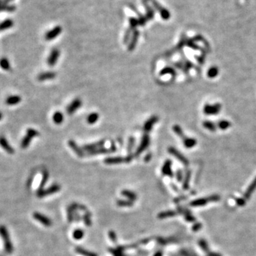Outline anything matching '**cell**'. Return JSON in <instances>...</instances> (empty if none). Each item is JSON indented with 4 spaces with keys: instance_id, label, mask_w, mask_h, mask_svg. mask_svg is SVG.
Segmentation results:
<instances>
[{
    "instance_id": "obj_1",
    "label": "cell",
    "mask_w": 256,
    "mask_h": 256,
    "mask_svg": "<svg viewBox=\"0 0 256 256\" xmlns=\"http://www.w3.org/2000/svg\"><path fill=\"white\" fill-rule=\"evenodd\" d=\"M0 236L2 238L4 244H5V251L7 253L10 254L13 252L14 248H13L12 242H11L10 238H9V235L7 229L5 226H0Z\"/></svg>"
},
{
    "instance_id": "obj_2",
    "label": "cell",
    "mask_w": 256,
    "mask_h": 256,
    "mask_svg": "<svg viewBox=\"0 0 256 256\" xmlns=\"http://www.w3.org/2000/svg\"><path fill=\"white\" fill-rule=\"evenodd\" d=\"M38 135H39V132L36 130H35V129H27L26 135L24 136V137L23 138L22 140V142H21V147H22V149H26V148H27L30 145L31 142H32L33 138L36 137Z\"/></svg>"
},
{
    "instance_id": "obj_3",
    "label": "cell",
    "mask_w": 256,
    "mask_h": 256,
    "mask_svg": "<svg viewBox=\"0 0 256 256\" xmlns=\"http://www.w3.org/2000/svg\"><path fill=\"white\" fill-rule=\"evenodd\" d=\"M150 143V139L149 137L147 134H144L143 137H142L141 142H140L139 147L137 149L135 153H134V156L136 157H139L141 154L143 152L144 150L147 149V148L149 147Z\"/></svg>"
},
{
    "instance_id": "obj_4",
    "label": "cell",
    "mask_w": 256,
    "mask_h": 256,
    "mask_svg": "<svg viewBox=\"0 0 256 256\" xmlns=\"http://www.w3.org/2000/svg\"><path fill=\"white\" fill-rule=\"evenodd\" d=\"M61 189V186L59 184H53V185L50 186L47 189H41L38 190L37 196L38 197H44V196H47L49 195H51L56 192L59 191Z\"/></svg>"
},
{
    "instance_id": "obj_5",
    "label": "cell",
    "mask_w": 256,
    "mask_h": 256,
    "mask_svg": "<svg viewBox=\"0 0 256 256\" xmlns=\"http://www.w3.org/2000/svg\"><path fill=\"white\" fill-rule=\"evenodd\" d=\"M152 3L153 7H155V9H157V11H159V12L160 13L161 18L164 20H168L170 18V13L169 12V11L165 8H163L162 7H161L160 5H159V3L157 2L156 0H149Z\"/></svg>"
},
{
    "instance_id": "obj_6",
    "label": "cell",
    "mask_w": 256,
    "mask_h": 256,
    "mask_svg": "<svg viewBox=\"0 0 256 256\" xmlns=\"http://www.w3.org/2000/svg\"><path fill=\"white\" fill-rule=\"evenodd\" d=\"M33 217L38 221V222L41 223L45 226H51L52 225V221L49 218H48L47 215L42 214V213L36 212L33 214Z\"/></svg>"
},
{
    "instance_id": "obj_7",
    "label": "cell",
    "mask_w": 256,
    "mask_h": 256,
    "mask_svg": "<svg viewBox=\"0 0 256 256\" xmlns=\"http://www.w3.org/2000/svg\"><path fill=\"white\" fill-rule=\"evenodd\" d=\"M60 56V51L57 49H53L50 53V55L48 58L47 63L50 66H53L56 64Z\"/></svg>"
},
{
    "instance_id": "obj_8",
    "label": "cell",
    "mask_w": 256,
    "mask_h": 256,
    "mask_svg": "<svg viewBox=\"0 0 256 256\" xmlns=\"http://www.w3.org/2000/svg\"><path fill=\"white\" fill-rule=\"evenodd\" d=\"M82 101L79 98H76L71 102L70 105H68L66 109V112L69 115H72L73 113L76 112L77 110H78L81 107Z\"/></svg>"
},
{
    "instance_id": "obj_9",
    "label": "cell",
    "mask_w": 256,
    "mask_h": 256,
    "mask_svg": "<svg viewBox=\"0 0 256 256\" xmlns=\"http://www.w3.org/2000/svg\"><path fill=\"white\" fill-rule=\"evenodd\" d=\"M105 140H100V141H98L97 142H95V143H93V144H85V145L83 146L82 149L85 150V151L89 152H91V151H93V150L97 149H98V148L103 147L104 146V144H105Z\"/></svg>"
},
{
    "instance_id": "obj_10",
    "label": "cell",
    "mask_w": 256,
    "mask_h": 256,
    "mask_svg": "<svg viewBox=\"0 0 256 256\" xmlns=\"http://www.w3.org/2000/svg\"><path fill=\"white\" fill-rule=\"evenodd\" d=\"M62 32V28L61 26H57L53 29L50 30L45 35V38L47 41H51V40L54 39L57 36H59Z\"/></svg>"
},
{
    "instance_id": "obj_11",
    "label": "cell",
    "mask_w": 256,
    "mask_h": 256,
    "mask_svg": "<svg viewBox=\"0 0 256 256\" xmlns=\"http://www.w3.org/2000/svg\"><path fill=\"white\" fill-rule=\"evenodd\" d=\"M0 146H1L7 152L10 154V155H13V154L14 153V148L9 144L8 140L4 136L0 137Z\"/></svg>"
},
{
    "instance_id": "obj_12",
    "label": "cell",
    "mask_w": 256,
    "mask_h": 256,
    "mask_svg": "<svg viewBox=\"0 0 256 256\" xmlns=\"http://www.w3.org/2000/svg\"><path fill=\"white\" fill-rule=\"evenodd\" d=\"M104 162L107 164H120L123 162H126L127 161V158L126 157H107L104 160Z\"/></svg>"
},
{
    "instance_id": "obj_13",
    "label": "cell",
    "mask_w": 256,
    "mask_h": 256,
    "mask_svg": "<svg viewBox=\"0 0 256 256\" xmlns=\"http://www.w3.org/2000/svg\"><path fill=\"white\" fill-rule=\"evenodd\" d=\"M159 120L158 117L156 116V115H154V116L151 117L149 120H147L146 121L145 123H144V130L145 132H149L151 131L152 128V127L155 124V123L157 122V121Z\"/></svg>"
},
{
    "instance_id": "obj_14",
    "label": "cell",
    "mask_w": 256,
    "mask_h": 256,
    "mask_svg": "<svg viewBox=\"0 0 256 256\" xmlns=\"http://www.w3.org/2000/svg\"><path fill=\"white\" fill-rule=\"evenodd\" d=\"M68 143V145L70 146V147L72 149L73 151H74L78 157H84L85 154H84L83 149H81V148H80L79 146L76 144V142L74 141V140H69Z\"/></svg>"
},
{
    "instance_id": "obj_15",
    "label": "cell",
    "mask_w": 256,
    "mask_h": 256,
    "mask_svg": "<svg viewBox=\"0 0 256 256\" xmlns=\"http://www.w3.org/2000/svg\"><path fill=\"white\" fill-rule=\"evenodd\" d=\"M139 36H140L139 31L137 30L134 31L133 34H132V38H131V40L130 41V44H129V46H128V50L130 51H132L134 49L137 44Z\"/></svg>"
},
{
    "instance_id": "obj_16",
    "label": "cell",
    "mask_w": 256,
    "mask_h": 256,
    "mask_svg": "<svg viewBox=\"0 0 256 256\" xmlns=\"http://www.w3.org/2000/svg\"><path fill=\"white\" fill-rule=\"evenodd\" d=\"M56 77V73L53 71H47V72L41 73L38 75L37 78L39 81H44V80L53 79Z\"/></svg>"
},
{
    "instance_id": "obj_17",
    "label": "cell",
    "mask_w": 256,
    "mask_h": 256,
    "mask_svg": "<svg viewBox=\"0 0 256 256\" xmlns=\"http://www.w3.org/2000/svg\"><path fill=\"white\" fill-rule=\"evenodd\" d=\"M148 1H149V0H142V3H143V5H144V7H145L146 9V11H147V13H146V18H147V20H151V19L154 18V16H155V11L151 8V7L148 5Z\"/></svg>"
},
{
    "instance_id": "obj_18",
    "label": "cell",
    "mask_w": 256,
    "mask_h": 256,
    "mask_svg": "<svg viewBox=\"0 0 256 256\" xmlns=\"http://www.w3.org/2000/svg\"><path fill=\"white\" fill-rule=\"evenodd\" d=\"M22 101V98L19 95H10L6 99V103L8 105H15Z\"/></svg>"
},
{
    "instance_id": "obj_19",
    "label": "cell",
    "mask_w": 256,
    "mask_h": 256,
    "mask_svg": "<svg viewBox=\"0 0 256 256\" xmlns=\"http://www.w3.org/2000/svg\"><path fill=\"white\" fill-rule=\"evenodd\" d=\"M108 152H111L110 149V148H105V147H101V148H98L97 149L93 150V151L89 152H88L87 155H101V154H105V153H108Z\"/></svg>"
},
{
    "instance_id": "obj_20",
    "label": "cell",
    "mask_w": 256,
    "mask_h": 256,
    "mask_svg": "<svg viewBox=\"0 0 256 256\" xmlns=\"http://www.w3.org/2000/svg\"><path fill=\"white\" fill-rule=\"evenodd\" d=\"M63 119H64V116H63V113L60 112V111H57L53 115V120L55 124L56 125L61 124L63 122Z\"/></svg>"
},
{
    "instance_id": "obj_21",
    "label": "cell",
    "mask_w": 256,
    "mask_h": 256,
    "mask_svg": "<svg viewBox=\"0 0 256 256\" xmlns=\"http://www.w3.org/2000/svg\"><path fill=\"white\" fill-rule=\"evenodd\" d=\"M122 195L125 196L126 198H128V200L132 201H135L137 198V196L136 195V194L134 193L133 191H130V190H123L122 191Z\"/></svg>"
},
{
    "instance_id": "obj_22",
    "label": "cell",
    "mask_w": 256,
    "mask_h": 256,
    "mask_svg": "<svg viewBox=\"0 0 256 256\" xmlns=\"http://www.w3.org/2000/svg\"><path fill=\"white\" fill-rule=\"evenodd\" d=\"M171 161L169 160H167L164 162V164L162 167V173L166 175H169V176H172V169H171Z\"/></svg>"
},
{
    "instance_id": "obj_23",
    "label": "cell",
    "mask_w": 256,
    "mask_h": 256,
    "mask_svg": "<svg viewBox=\"0 0 256 256\" xmlns=\"http://www.w3.org/2000/svg\"><path fill=\"white\" fill-rule=\"evenodd\" d=\"M99 119V115L97 113H92L87 117V122L88 124L93 125L97 122Z\"/></svg>"
},
{
    "instance_id": "obj_24",
    "label": "cell",
    "mask_w": 256,
    "mask_h": 256,
    "mask_svg": "<svg viewBox=\"0 0 256 256\" xmlns=\"http://www.w3.org/2000/svg\"><path fill=\"white\" fill-rule=\"evenodd\" d=\"M0 66L5 71H9L11 68L10 63L7 58H2L0 60Z\"/></svg>"
},
{
    "instance_id": "obj_25",
    "label": "cell",
    "mask_w": 256,
    "mask_h": 256,
    "mask_svg": "<svg viewBox=\"0 0 256 256\" xmlns=\"http://www.w3.org/2000/svg\"><path fill=\"white\" fill-rule=\"evenodd\" d=\"M13 22L10 19H7L0 24V31H4L11 28L13 26Z\"/></svg>"
},
{
    "instance_id": "obj_26",
    "label": "cell",
    "mask_w": 256,
    "mask_h": 256,
    "mask_svg": "<svg viewBox=\"0 0 256 256\" xmlns=\"http://www.w3.org/2000/svg\"><path fill=\"white\" fill-rule=\"evenodd\" d=\"M117 204L121 207H130L133 205V201L130 200H118L117 201Z\"/></svg>"
},
{
    "instance_id": "obj_27",
    "label": "cell",
    "mask_w": 256,
    "mask_h": 256,
    "mask_svg": "<svg viewBox=\"0 0 256 256\" xmlns=\"http://www.w3.org/2000/svg\"><path fill=\"white\" fill-rule=\"evenodd\" d=\"M76 252L79 254L84 256H98L95 253H93V252H90L87 251V250H85L82 248H76Z\"/></svg>"
},
{
    "instance_id": "obj_28",
    "label": "cell",
    "mask_w": 256,
    "mask_h": 256,
    "mask_svg": "<svg viewBox=\"0 0 256 256\" xmlns=\"http://www.w3.org/2000/svg\"><path fill=\"white\" fill-rule=\"evenodd\" d=\"M134 144H135V139H134L133 137H130L129 138L128 144V152L129 155H132V152L134 148Z\"/></svg>"
},
{
    "instance_id": "obj_29",
    "label": "cell",
    "mask_w": 256,
    "mask_h": 256,
    "mask_svg": "<svg viewBox=\"0 0 256 256\" xmlns=\"http://www.w3.org/2000/svg\"><path fill=\"white\" fill-rule=\"evenodd\" d=\"M84 236V232L83 230L81 229H77V230H74V233H73V237L74 238V239L76 240H80L83 238Z\"/></svg>"
},
{
    "instance_id": "obj_30",
    "label": "cell",
    "mask_w": 256,
    "mask_h": 256,
    "mask_svg": "<svg viewBox=\"0 0 256 256\" xmlns=\"http://www.w3.org/2000/svg\"><path fill=\"white\" fill-rule=\"evenodd\" d=\"M49 173H48V172H47V171H44V174H43V177H42V179H41V184H40V186H39V189L38 190L43 189L44 186H45V184H47L48 179H49Z\"/></svg>"
},
{
    "instance_id": "obj_31",
    "label": "cell",
    "mask_w": 256,
    "mask_h": 256,
    "mask_svg": "<svg viewBox=\"0 0 256 256\" xmlns=\"http://www.w3.org/2000/svg\"><path fill=\"white\" fill-rule=\"evenodd\" d=\"M129 22H130V29L131 30L135 29L137 26L139 25L138 19L134 18V17H130V18L129 19Z\"/></svg>"
},
{
    "instance_id": "obj_32",
    "label": "cell",
    "mask_w": 256,
    "mask_h": 256,
    "mask_svg": "<svg viewBox=\"0 0 256 256\" xmlns=\"http://www.w3.org/2000/svg\"><path fill=\"white\" fill-rule=\"evenodd\" d=\"M159 74H160L161 76H164V75H166V74L174 75V71L173 70V68H170V67H166V68H164L162 70L160 71Z\"/></svg>"
},
{
    "instance_id": "obj_33",
    "label": "cell",
    "mask_w": 256,
    "mask_h": 256,
    "mask_svg": "<svg viewBox=\"0 0 256 256\" xmlns=\"http://www.w3.org/2000/svg\"><path fill=\"white\" fill-rule=\"evenodd\" d=\"M219 110V107L217 106H209V107H206V108H205V112L206 113H209V115H211L210 113H218V111Z\"/></svg>"
},
{
    "instance_id": "obj_34",
    "label": "cell",
    "mask_w": 256,
    "mask_h": 256,
    "mask_svg": "<svg viewBox=\"0 0 256 256\" xmlns=\"http://www.w3.org/2000/svg\"><path fill=\"white\" fill-rule=\"evenodd\" d=\"M196 141L193 139H189V138H186L184 140V145L186 147H191L195 145Z\"/></svg>"
},
{
    "instance_id": "obj_35",
    "label": "cell",
    "mask_w": 256,
    "mask_h": 256,
    "mask_svg": "<svg viewBox=\"0 0 256 256\" xmlns=\"http://www.w3.org/2000/svg\"><path fill=\"white\" fill-rule=\"evenodd\" d=\"M134 10L135 11L136 13H137V14H139V18H138V21H139V25H141V26H144V25L146 24V22H147V18H146V17H143V16H142V15H141L140 14H139V13H138V11L136 10L135 9H134Z\"/></svg>"
},
{
    "instance_id": "obj_36",
    "label": "cell",
    "mask_w": 256,
    "mask_h": 256,
    "mask_svg": "<svg viewBox=\"0 0 256 256\" xmlns=\"http://www.w3.org/2000/svg\"><path fill=\"white\" fill-rule=\"evenodd\" d=\"M131 30L130 28L128 29V30L125 32V34L124 36V43L125 44H128L129 41L130 40V37H131Z\"/></svg>"
},
{
    "instance_id": "obj_37",
    "label": "cell",
    "mask_w": 256,
    "mask_h": 256,
    "mask_svg": "<svg viewBox=\"0 0 256 256\" xmlns=\"http://www.w3.org/2000/svg\"><path fill=\"white\" fill-rule=\"evenodd\" d=\"M217 74H218V70H217V68H211L209 70V73H208V75H209V77H211V78H213V77H215V76H216Z\"/></svg>"
},
{
    "instance_id": "obj_38",
    "label": "cell",
    "mask_w": 256,
    "mask_h": 256,
    "mask_svg": "<svg viewBox=\"0 0 256 256\" xmlns=\"http://www.w3.org/2000/svg\"><path fill=\"white\" fill-rule=\"evenodd\" d=\"M173 130H174L175 133L178 134L179 136L182 137L183 135V132L182 129H181V128L179 125H174V128H173Z\"/></svg>"
},
{
    "instance_id": "obj_39",
    "label": "cell",
    "mask_w": 256,
    "mask_h": 256,
    "mask_svg": "<svg viewBox=\"0 0 256 256\" xmlns=\"http://www.w3.org/2000/svg\"><path fill=\"white\" fill-rule=\"evenodd\" d=\"M229 125H230V124H229L228 122H227V121H221V122H219V127L221 129H226L228 128Z\"/></svg>"
},
{
    "instance_id": "obj_40",
    "label": "cell",
    "mask_w": 256,
    "mask_h": 256,
    "mask_svg": "<svg viewBox=\"0 0 256 256\" xmlns=\"http://www.w3.org/2000/svg\"><path fill=\"white\" fill-rule=\"evenodd\" d=\"M109 236H110V239L113 240V241H115V242L116 241L117 237H116V235H115V232H113V231L110 232Z\"/></svg>"
},
{
    "instance_id": "obj_41",
    "label": "cell",
    "mask_w": 256,
    "mask_h": 256,
    "mask_svg": "<svg viewBox=\"0 0 256 256\" xmlns=\"http://www.w3.org/2000/svg\"><path fill=\"white\" fill-rule=\"evenodd\" d=\"M152 155L151 154H147V155H146V157H144V161H146V162H147V161H149L150 159H151Z\"/></svg>"
},
{
    "instance_id": "obj_42",
    "label": "cell",
    "mask_w": 256,
    "mask_h": 256,
    "mask_svg": "<svg viewBox=\"0 0 256 256\" xmlns=\"http://www.w3.org/2000/svg\"><path fill=\"white\" fill-rule=\"evenodd\" d=\"M110 149L111 152H114L116 151V147H115V144L113 143L112 144H111V147H110Z\"/></svg>"
},
{
    "instance_id": "obj_43",
    "label": "cell",
    "mask_w": 256,
    "mask_h": 256,
    "mask_svg": "<svg viewBox=\"0 0 256 256\" xmlns=\"http://www.w3.org/2000/svg\"><path fill=\"white\" fill-rule=\"evenodd\" d=\"M2 117H3V115H2V113L1 112H0V120H1L2 119Z\"/></svg>"
},
{
    "instance_id": "obj_44",
    "label": "cell",
    "mask_w": 256,
    "mask_h": 256,
    "mask_svg": "<svg viewBox=\"0 0 256 256\" xmlns=\"http://www.w3.org/2000/svg\"><path fill=\"white\" fill-rule=\"evenodd\" d=\"M155 256H161V254L160 253H157Z\"/></svg>"
}]
</instances>
